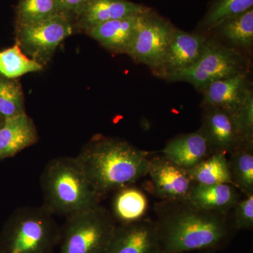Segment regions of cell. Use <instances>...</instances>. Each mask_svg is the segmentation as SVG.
I'll use <instances>...</instances> for the list:
<instances>
[{
    "instance_id": "obj_32",
    "label": "cell",
    "mask_w": 253,
    "mask_h": 253,
    "mask_svg": "<svg viewBox=\"0 0 253 253\" xmlns=\"http://www.w3.org/2000/svg\"><path fill=\"white\" fill-rule=\"evenodd\" d=\"M0 253H1V252H0Z\"/></svg>"
},
{
    "instance_id": "obj_5",
    "label": "cell",
    "mask_w": 253,
    "mask_h": 253,
    "mask_svg": "<svg viewBox=\"0 0 253 253\" xmlns=\"http://www.w3.org/2000/svg\"><path fill=\"white\" fill-rule=\"evenodd\" d=\"M116 225L112 214L100 205L66 217L59 253H105Z\"/></svg>"
},
{
    "instance_id": "obj_28",
    "label": "cell",
    "mask_w": 253,
    "mask_h": 253,
    "mask_svg": "<svg viewBox=\"0 0 253 253\" xmlns=\"http://www.w3.org/2000/svg\"><path fill=\"white\" fill-rule=\"evenodd\" d=\"M240 199L233 208L231 225L234 230H251L253 227V194Z\"/></svg>"
},
{
    "instance_id": "obj_23",
    "label": "cell",
    "mask_w": 253,
    "mask_h": 253,
    "mask_svg": "<svg viewBox=\"0 0 253 253\" xmlns=\"http://www.w3.org/2000/svg\"><path fill=\"white\" fill-rule=\"evenodd\" d=\"M253 8V0H212L198 29L203 32L212 31L226 20Z\"/></svg>"
},
{
    "instance_id": "obj_16",
    "label": "cell",
    "mask_w": 253,
    "mask_h": 253,
    "mask_svg": "<svg viewBox=\"0 0 253 253\" xmlns=\"http://www.w3.org/2000/svg\"><path fill=\"white\" fill-rule=\"evenodd\" d=\"M38 139L36 125L26 112L5 118L0 128V161L14 157L36 144Z\"/></svg>"
},
{
    "instance_id": "obj_10",
    "label": "cell",
    "mask_w": 253,
    "mask_h": 253,
    "mask_svg": "<svg viewBox=\"0 0 253 253\" xmlns=\"http://www.w3.org/2000/svg\"><path fill=\"white\" fill-rule=\"evenodd\" d=\"M203 33H191L176 28L155 75L164 78L189 68L199 61L208 40Z\"/></svg>"
},
{
    "instance_id": "obj_22",
    "label": "cell",
    "mask_w": 253,
    "mask_h": 253,
    "mask_svg": "<svg viewBox=\"0 0 253 253\" xmlns=\"http://www.w3.org/2000/svg\"><path fill=\"white\" fill-rule=\"evenodd\" d=\"M188 171L196 184H233L229 161L226 155L221 153H213Z\"/></svg>"
},
{
    "instance_id": "obj_20",
    "label": "cell",
    "mask_w": 253,
    "mask_h": 253,
    "mask_svg": "<svg viewBox=\"0 0 253 253\" xmlns=\"http://www.w3.org/2000/svg\"><path fill=\"white\" fill-rule=\"evenodd\" d=\"M212 31L234 49H250L253 44V8L221 23Z\"/></svg>"
},
{
    "instance_id": "obj_15",
    "label": "cell",
    "mask_w": 253,
    "mask_h": 253,
    "mask_svg": "<svg viewBox=\"0 0 253 253\" xmlns=\"http://www.w3.org/2000/svg\"><path fill=\"white\" fill-rule=\"evenodd\" d=\"M248 75L243 73L210 84L202 91V107L212 106L235 112L252 89Z\"/></svg>"
},
{
    "instance_id": "obj_12",
    "label": "cell",
    "mask_w": 253,
    "mask_h": 253,
    "mask_svg": "<svg viewBox=\"0 0 253 253\" xmlns=\"http://www.w3.org/2000/svg\"><path fill=\"white\" fill-rule=\"evenodd\" d=\"M199 129L212 153L230 154L244 143L233 113L219 108L204 107L202 126Z\"/></svg>"
},
{
    "instance_id": "obj_25",
    "label": "cell",
    "mask_w": 253,
    "mask_h": 253,
    "mask_svg": "<svg viewBox=\"0 0 253 253\" xmlns=\"http://www.w3.org/2000/svg\"><path fill=\"white\" fill-rule=\"evenodd\" d=\"M62 15L57 0H17L14 24L35 22Z\"/></svg>"
},
{
    "instance_id": "obj_11",
    "label": "cell",
    "mask_w": 253,
    "mask_h": 253,
    "mask_svg": "<svg viewBox=\"0 0 253 253\" xmlns=\"http://www.w3.org/2000/svg\"><path fill=\"white\" fill-rule=\"evenodd\" d=\"M105 253H164L156 222L142 219L117 224Z\"/></svg>"
},
{
    "instance_id": "obj_26",
    "label": "cell",
    "mask_w": 253,
    "mask_h": 253,
    "mask_svg": "<svg viewBox=\"0 0 253 253\" xmlns=\"http://www.w3.org/2000/svg\"><path fill=\"white\" fill-rule=\"evenodd\" d=\"M25 98L18 79L0 75V114L5 118L25 113Z\"/></svg>"
},
{
    "instance_id": "obj_31",
    "label": "cell",
    "mask_w": 253,
    "mask_h": 253,
    "mask_svg": "<svg viewBox=\"0 0 253 253\" xmlns=\"http://www.w3.org/2000/svg\"><path fill=\"white\" fill-rule=\"evenodd\" d=\"M202 253H212V251H204Z\"/></svg>"
},
{
    "instance_id": "obj_19",
    "label": "cell",
    "mask_w": 253,
    "mask_h": 253,
    "mask_svg": "<svg viewBox=\"0 0 253 253\" xmlns=\"http://www.w3.org/2000/svg\"><path fill=\"white\" fill-rule=\"evenodd\" d=\"M147 209V198L141 190L129 186L116 191L113 201V217L119 224L144 219Z\"/></svg>"
},
{
    "instance_id": "obj_13",
    "label": "cell",
    "mask_w": 253,
    "mask_h": 253,
    "mask_svg": "<svg viewBox=\"0 0 253 253\" xmlns=\"http://www.w3.org/2000/svg\"><path fill=\"white\" fill-rule=\"evenodd\" d=\"M151 9L129 0H91L75 22L76 31L84 32L101 23L144 14Z\"/></svg>"
},
{
    "instance_id": "obj_18",
    "label": "cell",
    "mask_w": 253,
    "mask_h": 253,
    "mask_svg": "<svg viewBox=\"0 0 253 253\" xmlns=\"http://www.w3.org/2000/svg\"><path fill=\"white\" fill-rule=\"evenodd\" d=\"M240 199L239 190L233 184H196L188 200L203 209L229 214Z\"/></svg>"
},
{
    "instance_id": "obj_8",
    "label": "cell",
    "mask_w": 253,
    "mask_h": 253,
    "mask_svg": "<svg viewBox=\"0 0 253 253\" xmlns=\"http://www.w3.org/2000/svg\"><path fill=\"white\" fill-rule=\"evenodd\" d=\"M176 27L153 9L145 13L126 55L154 72L159 66Z\"/></svg>"
},
{
    "instance_id": "obj_29",
    "label": "cell",
    "mask_w": 253,
    "mask_h": 253,
    "mask_svg": "<svg viewBox=\"0 0 253 253\" xmlns=\"http://www.w3.org/2000/svg\"><path fill=\"white\" fill-rule=\"evenodd\" d=\"M91 0H57L60 10L74 24Z\"/></svg>"
},
{
    "instance_id": "obj_2",
    "label": "cell",
    "mask_w": 253,
    "mask_h": 253,
    "mask_svg": "<svg viewBox=\"0 0 253 253\" xmlns=\"http://www.w3.org/2000/svg\"><path fill=\"white\" fill-rule=\"evenodd\" d=\"M149 156L129 141L97 134L76 158L95 189L104 196L147 175Z\"/></svg>"
},
{
    "instance_id": "obj_17",
    "label": "cell",
    "mask_w": 253,
    "mask_h": 253,
    "mask_svg": "<svg viewBox=\"0 0 253 253\" xmlns=\"http://www.w3.org/2000/svg\"><path fill=\"white\" fill-rule=\"evenodd\" d=\"M163 156L190 169L213 154L201 131H194L173 138L161 151Z\"/></svg>"
},
{
    "instance_id": "obj_6",
    "label": "cell",
    "mask_w": 253,
    "mask_h": 253,
    "mask_svg": "<svg viewBox=\"0 0 253 253\" xmlns=\"http://www.w3.org/2000/svg\"><path fill=\"white\" fill-rule=\"evenodd\" d=\"M249 60L239 50L224 45L217 39L208 38L204 53L197 62L163 79L185 82L202 92L213 82L249 73Z\"/></svg>"
},
{
    "instance_id": "obj_30",
    "label": "cell",
    "mask_w": 253,
    "mask_h": 253,
    "mask_svg": "<svg viewBox=\"0 0 253 253\" xmlns=\"http://www.w3.org/2000/svg\"><path fill=\"white\" fill-rule=\"evenodd\" d=\"M4 121L5 118L3 117V116H1V114H0V128H1V126H2L3 124H4Z\"/></svg>"
},
{
    "instance_id": "obj_9",
    "label": "cell",
    "mask_w": 253,
    "mask_h": 253,
    "mask_svg": "<svg viewBox=\"0 0 253 253\" xmlns=\"http://www.w3.org/2000/svg\"><path fill=\"white\" fill-rule=\"evenodd\" d=\"M147 175L150 191L161 201L188 200L196 184L188 169L163 155L149 158Z\"/></svg>"
},
{
    "instance_id": "obj_3",
    "label": "cell",
    "mask_w": 253,
    "mask_h": 253,
    "mask_svg": "<svg viewBox=\"0 0 253 253\" xmlns=\"http://www.w3.org/2000/svg\"><path fill=\"white\" fill-rule=\"evenodd\" d=\"M44 204L53 214L68 217L99 206L104 197L86 176L76 157L59 156L41 173Z\"/></svg>"
},
{
    "instance_id": "obj_14",
    "label": "cell",
    "mask_w": 253,
    "mask_h": 253,
    "mask_svg": "<svg viewBox=\"0 0 253 253\" xmlns=\"http://www.w3.org/2000/svg\"><path fill=\"white\" fill-rule=\"evenodd\" d=\"M145 13L107 21L87 30L84 33L110 52L126 54Z\"/></svg>"
},
{
    "instance_id": "obj_24",
    "label": "cell",
    "mask_w": 253,
    "mask_h": 253,
    "mask_svg": "<svg viewBox=\"0 0 253 253\" xmlns=\"http://www.w3.org/2000/svg\"><path fill=\"white\" fill-rule=\"evenodd\" d=\"M44 66L23 54L18 44L0 51V75L17 79L28 73L39 72Z\"/></svg>"
},
{
    "instance_id": "obj_7",
    "label": "cell",
    "mask_w": 253,
    "mask_h": 253,
    "mask_svg": "<svg viewBox=\"0 0 253 253\" xmlns=\"http://www.w3.org/2000/svg\"><path fill=\"white\" fill-rule=\"evenodd\" d=\"M76 32L74 24L63 15L15 24L16 44L43 66L49 62L59 44Z\"/></svg>"
},
{
    "instance_id": "obj_21",
    "label": "cell",
    "mask_w": 253,
    "mask_h": 253,
    "mask_svg": "<svg viewBox=\"0 0 253 253\" xmlns=\"http://www.w3.org/2000/svg\"><path fill=\"white\" fill-rule=\"evenodd\" d=\"M229 156L233 184L246 196L253 194V142L243 143Z\"/></svg>"
},
{
    "instance_id": "obj_1",
    "label": "cell",
    "mask_w": 253,
    "mask_h": 253,
    "mask_svg": "<svg viewBox=\"0 0 253 253\" xmlns=\"http://www.w3.org/2000/svg\"><path fill=\"white\" fill-rule=\"evenodd\" d=\"M154 210L164 253L215 251L234 232L228 214L203 209L189 200L161 201Z\"/></svg>"
},
{
    "instance_id": "obj_27",
    "label": "cell",
    "mask_w": 253,
    "mask_h": 253,
    "mask_svg": "<svg viewBox=\"0 0 253 253\" xmlns=\"http://www.w3.org/2000/svg\"><path fill=\"white\" fill-rule=\"evenodd\" d=\"M244 142H253V91L251 89L244 102L233 113Z\"/></svg>"
},
{
    "instance_id": "obj_4",
    "label": "cell",
    "mask_w": 253,
    "mask_h": 253,
    "mask_svg": "<svg viewBox=\"0 0 253 253\" xmlns=\"http://www.w3.org/2000/svg\"><path fill=\"white\" fill-rule=\"evenodd\" d=\"M44 206L18 208L0 234L1 253H55L61 226Z\"/></svg>"
}]
</instances>
